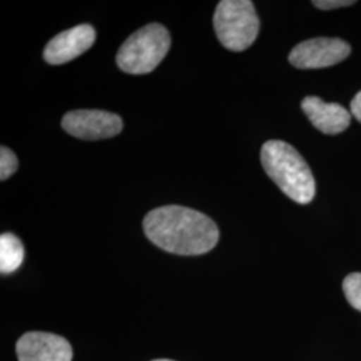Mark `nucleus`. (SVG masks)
Returning <instances> with one entry per match:
<instances>
[{
  "label": "nucleus",
  "mask_w": 361,
  "mask_h": 361,
  "mask_svg": "<svg viewBox=\"0 0 361 361\" xmlns=\"http://www.w3.org/2000/svg\"><path fill=\"white\" fill-rule=\"evenodd\" d=\"M18 170V158L6 146L0 147V180H8Z\"/></svg>",
  "instance_id": "obj_12"
},
{
  "label": "nucleus",
  "mask_w": 361,
  "mask_h": 361,
  "mask_svg": "<svg viewBox=\"0 0 361 361\" xmlns=\"http://www.w3.org/2000/svg\"><path fill=\"white\" fill-rule=\"evenodd\" d=\"M19 361H71L73 349L65 337L46 332H28L16 343Z\"/></svg>",
  "instance_id": "obj_7"
},
{
  "label": "nucleus",
  "mask_w": 361,
  "mask_h": 361,
  "mask_svg": "<svg viewBox=\"0 0 361 361\" xmlns=\"http://www.w3.org/2000/svg\"><path fill=\"white\" fill-rule=\"evenodd\" d=\"M95 30L90 25H79L52 38L44 49V61L50 65H63L91 49Z\"/></svg>",
  "instance_id": "obj_8"
},
{
  "label": "nucleus",
  "mask_w": 361,
  "mask_h": 361,
  "mask_svg": "<svg viewBox=\"0 0 361 361\" xmlns=\"http://www.w3.org/2000/svg\"><path fill=\"white\" fill-rule=\"evenodd\" d=\"M350 46L338 38H313L301 42L289 54L290 65L302 70L324 68L348 58Z\"/></svg>",
  "instance_id": "obj_6"
},
{
  "label": "nucleus",
  "mask_w": 361,
  "mask_h": 361,
  "mask_svg": "<svg viewBox=\"0 0 361 361\" xmlns=\"http://www.w3.org/2000/svg\"><path fill=\"white\" fill-rule=\"evenodd\" d=\"M143 231L154 245L169 253L198 256L217 245L219 231L207 214L190 207H157L143 219Z\"/></svg>",
  "instance_id": "obj_1"
},
{
  "label": "nucleus",
  "mask_w": 361,
  "mask_h": 361,
  "mask_svg": "<svg viewBox=\"0 0 361 361\" xmlns=\"http://www.w3.org/2000/svg\"><path fill=\"white\" fill-rule=\"evenodd\" d=\"M350 114L361 123V91H359L350 102Z\"/></svg>",
  "instance_id": "obj_14"
},
{
  "label": "nucleus",
  "mask_w": 361,
  "mask_h": 361,
  "mask_svg": "<svg viewBox=\"0 0 361 361\" xmlns=\"http://www.w3.org/2000/svg\"><path fill=\"white\" fill-rule=\"evenodd\" d=\"M25 259L22 241L13 233H3L0 237V271L10 274L19 269Z\"/></svg>",
  "instance_id": "obj_10"
},
{
  "label": "nucleus",
  "mask_w": 361,
  "mask_h": 361,
  "mask_svg": "<svg viewBox=\"0 0 361 361\" xmlns=\"http://www.w3.org/2000/svg\"><path fill=\"white\" fill-rule=\"evenodd\" d=\"M153 361H173V360H166V359H159V360H153Z\"/></svg>",
  "instance_id": "obj_15"
},
{
  "label": "nucleus",
  "mask_w": 361,
  "mask_h": 361,
  "mask_svg": "<svg viewBox=\"0 0 361 361\" xmlns=\"http://www.w3.org/2000/svg\"><path fill=\"white\" fill-rule=\"evenodd\" d=\"M170 34L166 27L152 23L140 28L121 46L116 65L128 74L142 75L152 73L162 62L170 49Z\"/></svg>",
  "instance_id": "obj_3"
},
{
  "label": "nucleus",
  "mask_w": 361,
  "mask_h": 361,
  "mask_svg": "<svg viewBox=\"0 0 361 361\" xmlns=\"http://www.w3.org/2000/svg\"><path fill=\"white\" fill-rule=\"evenodd\" d=\"M301 109L310 118L312 125L324 134H340L350 125V113L345 107L338 104L324 102L319 97L304 98Z\"/></svg>",
  "instance_id": "obj_9"
},
{
  "label": "nucleus",
  "mask_w": 361,
  "mask_h": 361,
  "mask_svg": "<svg viewBox=\"0 0 361 361\" xmlns=\"http://www.w3.org/2000/svg\"><path fill=\"white\" fill-rule=\"evenodd\" d=\"M261 164L271 180L297 204L307 205L314 198V177L302 155L289 143L283 141L264 143Z\"/></svg>",
  "instance_id": "obj_2"
},
{
  "label": "nucleus",
  "mask_w": 361,
  "mask_h": 361,
  "mask_svg": "<svg viewBox=\"0 0 361 361\" xmlns=\"http://www.w3.org/2000/svg\"><path fill=\"white\" fill-rule=\"evenodd\" d=\"M62 128L79 140L98 141L118 135L123 122L121 116L104 110H75L63 116Z\"/></svg>",
  "instance_id": "obj_5"
},
{
  "label": "nucleus",
  "mask_w": 361,
  "mask_h": 361,
  "mask_svg": "<svg viewBox=\"0 0 361 361\" xmlns=\"http://www.w3.org/2000/svg\"><path fill=\"white\" fill-rule=\"evenodd\" d=\"M213 23L221 44L231 51L249 49L259 31V19L250 0L219 1Z\"/></svg>",
  "instance_id": "obj_4"
},
{
  "label": "nucleus",
  "mask_w": 361,
  "mask_h": 361,
  "mask_svg": "<svg viewBox=\"0 0 361 361\" xmlns=\"http://www.w3.org/2000/svg\"><path fill=\"white\" fill-rule=\"evenodd\" d=\"M343 290L349 304L361 312V273H350L343 283Z\"/></svg>",
  "instance_id": "obj_11"
},
{
  "label": "nucleus",
  "mask_w": 361,
  "mask_h": 361,
  "mask_svg": "<svg viewBox=\"0 0 361 361\" xmlns=\"http://www.w3.org/2000/svg\"><path fill=\"white\" fill-rule=\"evenodd\" d=\"M352 4H355L353 0H314L313 1V6L325 11L341 8V7H349Z\"/></svg>",
  "instance_id": "obj_13"
}]
</instances>
